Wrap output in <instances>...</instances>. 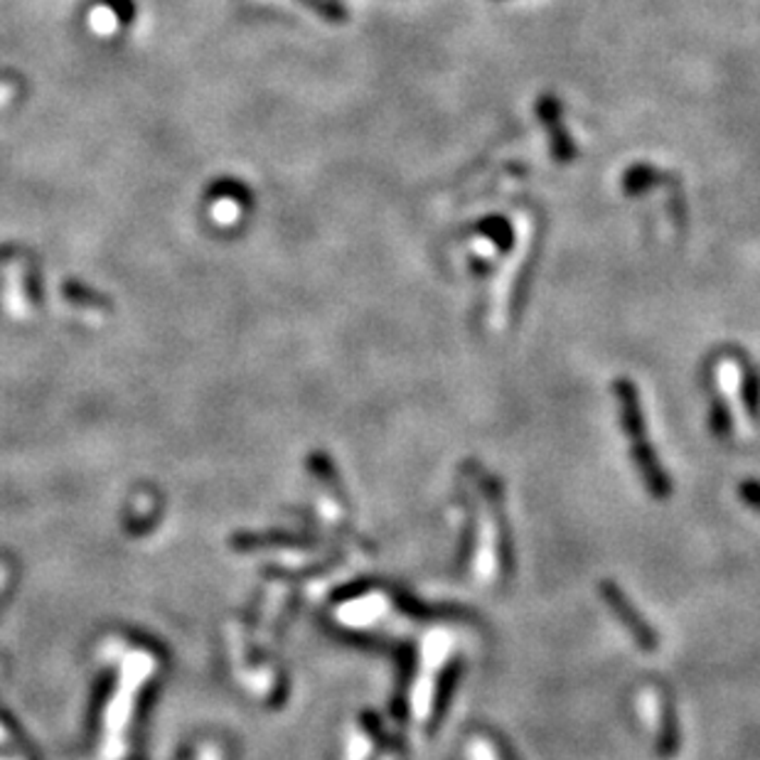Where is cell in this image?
I'll return each mask as SVG.
<instances>
[{"instance_id":"obj_1","label":"cell","mask_w":760,"mask_h":760,"mask_svg":"<svg viewBox=\"0 0 760 760\" xmlns=\"http://www.w3.org/2000/svg\"><path fill=\"white\" fill-rule=\"evenodd\" d=\"M608 593H611V601H613V608H615V613L617 615H621V621L625 623V625H628V628H630V635H633V638L635 640H638V642H645L642 645V648H648V650H652V635L648 633V628H645V625H638V623H635V617H633V613H630V603L628 601H623V598L621 596H617V593H613V591H608Z\"/></svg>"}]
</instances>
